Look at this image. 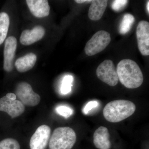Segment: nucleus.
I'll use <instances>...</instances> for the list:
<instances>
[{"label":"nucleus","mask_w":149,"mask_h":149,"mask_svg":"<svg viewBox=\"0 0 149 149\" xmlns=\"http://www.w3.org/2000/svg\"><path fill=\"white\" fill-rule=\"evenodd\" d=\"M25 111V107L20 101L16 100L15 94L8 93L0 99V111L7 113L12 118L18 117Z\"/></svg>","instance_id":"39448f33"},{"label":"nucleus","mask_w":149,"mask_h":149,"mask_svg":"<svg viewBox=\"0 0 149 149\" xmlns=\"http://www.w3.org/2000/svg\"><path fill=\"white\" fill-rule=\"evenodd\" d=\"M138 45L140 52L143 56L149 55V23L142 20L138 24L136 29Z\"/></svg>","instance_id":"1a4fd4ad"},{"label":"nucleus","mask_w":149,"mask_h":149,"mask_svg":"<svg viewBox=\"0 0 149 149\" xmlns=\"http://www.w3.org/2000/svg\"><path fill=\"white\" fill-rule=\"evenodd\" d=\"M17 47V41L15 37L10 36L6 40L4 49L3 68L7 72H10L13 69V61Z\"/></svg>","instance_id":"9d476101"},{"label":"nucleus","mask_w":149,"mask_h":149,"mask_svg":"<svg viewBox=\"0 0 149 149\" xmlns=\"http://www.w3.org/2000/svg\"><path fill=\"white\" fill-rule=\"evenodd\" d=\"M135 21V17L132 15L126 14L123 17L119 27V32L125 35L129 32Z\"/></svg>","instance_id":"f3484780"},{"label":"nucleus","mask_w":149,"mask_h":149,"mask_svg":"<svg viewBox=\"0 0 149 149\" xmlns=\"http://www.w3.org/2000/svg\"><path fill=\"white\" fill-rule=\"evenodd\" d=\"M98 106V102L96 101H92L89 102L86 104V105L83 108V113L84 114H87L90 111L97 107Z\"/></svg>","instance_id":"4be33fe9"},{"label":"nucleus","mask_w":149,"mask_h":149,"mask_svg":"<svg viewBox=\"0 0 149 149\" xmlns=\"http://www.w3.org/2000/svg\"><path fill=\"white\" fill-rule=\"evenodd\" d=\"M0 149H20V147L18 141L10 138L0 142Z\"/></svg>","instance_id":"6ab92c4d"},{"label":"nucleus","mask_w":149,"mask_h":149,"mask_svg":"<svg viewBox=\"0 0 149 149\" xmlns=\"http://www.w3.org/2000/svg\"><path fill=\"white\" fill-rule=\"evenodd\" d=\"M29 10L34 16L38 18L46 17L50 13L49 6L46 0H27Z\"/></svg>","instance_id":"f8f14e48"},{"label":"nucleus","mask_w":149,"mask_h":149,"mask_svg":"<svg viewBox=\"0 0 149 149\" xmlns=\"http://www.w3.org/2000/svg\"><path fill=\"white\" fill-rule=\"evenodd\" d=\"M118 80L128 89L139 88L143 84V75L136 62L124 59L119 62L116 69Z\"/></svg>","instance_id":"f257e3e1"},{"label":"nucleus","mask_w":149,"mask_h":149,"mask_svg":"<svg viewBox=\"0 0 149 149\" xmlns=\"http://www.w3.org/2000/svg\"><path fill=\"white\" fill-rule=\"evenodd\" d=\"M10 25V18L5 12L0 13V45L2 44L8 32Z\"/></svg>","instance_id":"dca6fc26"},{"label":"nucleus","mask_w":149,"mask_h":149,"mask_svg":"<svg viewBox=\"0 0 149 149\" xmlns=\"http://www.w3.org/2000/svg\"><path fill=\"white\" fill-rule=\"evenodd\" d=\"M111 41L110 34L104 30L96 32L87 42L85 46V54L88 56L97 54L103 51Z\"/></svg>","instance_id":"20e7f679"},{"label":"nucleus","mask_w":149,"mask_h":149,"mask_svg":"<svg viewBox=\"0 0 149 149\" xmlns=\"http://www.w3.org/2000/svg\"><path fill=\"white\" fill-rule=\"evenodd\" d=\"M107 0L92 1L88 12L89 18L93 21H97L102 18L107 6Z\"/></svg>","instance_id":"4468645a"},{"label":"nucleus","mask_w":149,"mask_h":149,"mask_svg":"<svg viewBox=\"0 0 149 149\" xmlns=\"http://www.w3.org/2000/svg\"><path fill=\"white\" fill-rule=\"evenodd\" d=\"M149 1H148V2L147 3V10L148 11V14L149 13Z\"/></svg>","instance_id":"b1692460"},{"label":"nucleus","mask_w":149,"mask_h":149,"mask_svg":"<svg viewBox=\"0 0 149 149\" xmlns=\"http://www.w3.org/2000/svg\"><path fill=\"white\" fill-rule=\"evenodd\" d=\"M56 111L60 115L68 118L72 115L73 110L69 107L65 106H60L56 109Z\"/></svg>","instance_id":"aec40b11"},{"label":"nucleus","mask_w":149,"mask_h":149,"mask_svg":"<svg viewBox=\"0 0 149 149\" xmlns=\"http://www.w3.org/2000/svg\"><path fill=\"white\" fill-rule=\"evenodd\" d=\"M77 140L72 128L59 127L54 130L49 142V149H72Z\"/></svg>","instance_id":"7ed1b4c3"},{"label":"nucleus","mask_w":149,"mask_h":149,"mask_svg":"<svg viewBox=\"0 0 149 149\" xmlns=\"http://www.w3.org/2000/svg\"><path fill=\"white\" fill-rule=\"evenodd\" d=\"M128 1H125V0L114 1L112 4V8L115 11H120L124 9L128 4Z\"/></svg>","instance_id":"412c9836"},{"label":"nucleus","mask_w":149,"mask_h":149,"mask_svg":"<svg viewBox=\"0 0 149 149\" xmlns=\"http://www.w3.org/2000/svg\"><path fill=\"white\" fill-rule=\"evenodd\" d=\"M51 128L43 125L38 127L29 142L30 149H45L50 138Z\"/></svg>","instance_id":"6e6552de"},{"label":"nucleus","mask_w":149,"mask_h":149,"mask_svg":"<svg viewBox=\"0 0 149 149\" xmlns=\"http://www.w3.org/2000/svg\"><path fill=\"white\" fill-rule=\"evenodd\" d=\"M45 28L40 25L31 30L25 29L22 33L19 41L23 45H30L41 40L45 36Z\"/></svg>","instance_id":"9b49d317"},{"label":"nucleus","mask_w":149,"mask_h":149,"mask_svg":"<svg viewBox=\"0 0 149 149\" xmlns=\"http://www.w3.org/2000/svg\"><path fill=\"white\" fill-rule=\"evenodd\" d=\"M73 80V78L72 75H67L65 76L61 88L62 94L66 95L71 92Z\"/></svg>","instance_id":"a211bd4d"},{"label":"nucleus","mask_w":149,"mask_h":149,"mask_svg":"<svg viewBox=\"0 0 149 149\" xmlns=\"http://www.w3.org/2000/svg\"><path fill=\"white\" fill-rule=\"evenodd\" d=\"M96 74L100 80L109 86L113 87L118 83V78L113 62L106 60L97 68Z\"/></svg>","instance_id":"0eeeda50"},{"label":"nucleus","mask_w":149,"mask_h":149,"mask_svg":"<svg viewBox=\"0 0 149 149\" xmlns=\"http://www.w3.org/2000/svg\"><path fill=\"white\" fill-rule=\"evenodd\" d=\"M110 137L107 128L104 126H100L94 133L93 143L97 149H110L111 143Z\"/></svg>","instance_id":"ddd939ff"},{"label":"nucleus","mask_w":149,"mask_h":149,"mask_svg":"<svg viewBox=\"0 0 149 149\" xmlns=\"http://www.w3.org/2000/svg\"><path fill=\"white\" fill-rule=\"evenodd\" d=\"M74 1L75 2L78 3H83L85 2H91L92 1L91 0H75Z\"/></svg>","instance_id":"5701e85b"},{"label":"nucleus","mask_w":149,"mask_h":149,"mask_svg":"<svg viewBox=\"0 0 149 149\" xmlns=\"http://www.w3.org/2000/svg\"><path fill=\"white\" fill-rule=\"evenodd\" d=\"M136 110V105L133 102L116 100L107 104L104 109L103 115L108 121L119 122L132 115Z\"/></svg>","instance_id":"f03ea898"},{"label":"nucleus","mask_w":149,"mask_h":149,"mask_svg":"<svg viewBox=\"0 0 149 149\" xmlns=\"http://www.w3.org/2000/svg\"><path fill=\"white\" fill-rule=\"evenodd\" d=\"M16 97L23 104L29 107H35L40 103V96L32 90L29 83L22 82L19 83L15 89Z\"/></svg>","instance_id":"423d86ee"},{"label":"nucleus","mask_w":149,"mask_h":149,"mask_svg":"<svg viewBox=\"0 0 149 149\" xmlns=\"http://www.w3.org/2000/svg\"><path fill=\"white\" fill-rule=\"evenodd\" d=\"M37 60V56L30 53L17 59L15 62V66L19 72H26L33 68Z\"/></svg>","instance_id":"2eb2a0df"}]
</instances>
